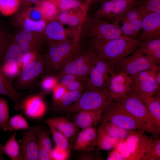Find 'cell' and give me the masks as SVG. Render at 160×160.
I'll return each mask as SVG.
<instances>
[{"instance_id": "4316f807", "label": "cell", "mask_w": 160, "mask_h": 160, "mask_svg": "<svg viewBox=\"0 0 160 160\" xmlns=\"http://www.w3.org/2000/svg\"><path fill=\"white\" fill-rule=\"evenodd\" d=\"M23 54L16 42L11 44L8 43L0 58V60L2 61L3 63L13 62L20 67Z\"/></svg>"}, {"instance_id": "5bb4252c", "label": "cell", "mask_w": 160, "mask_h": 160, "mask_svg": "<svg viewBox=\"0 0 160 160\" xmlns=\"http://www.w3.org/2000/svg\"><path fill=\"white\" fill-rule=\"evenodd\" d=\"M42 95H34L24 97L17 111L22 110L27 118L34 120L41 119L47 111L46 104Z\"/></svg>"}, {"instance_id": "8fae6325", "label": "cell", "mask_w": 160, "mask_h": 160, "mask_svg": "<svg viewBox=\"0 0 160 160\" xmlns=\"http://www.w3.org/2000/svg\"><path fill=\"white\" fill-rule=\"evenodd\" d=\"M155 69H149L132 77L131 90L141 98L152 96L160 90V86L157 81Z\"/></svg>"}, {"instance_id": "816d5d0a", "label": "cell", "mask_w": 160, "mask_h": 160, "mask_svg": "<svg viewBox=\"0 0 160 160\" xmlns=\"http://www.w3.org/2000/svg\"><path fill=\"white\" fill-rule=\"evenodd\" d=\"M115 148L121 153L124 160H132L131 157L125 140L121 141Z\"/></svg>"}, {"instance_id": "9c48e42d", "label": "cell", "mask_w": 160, "mask_h": 160, "mask_svg": "<svg viewBox=\"0 0 160 160\" xmlns=\"http://www.w3.org/2000/svg\"><path fill=\"white\" fill-rule=\"evenodd\" d=\"M102 116L101 121L109 122L121 128L144 131L143 125L119 102L113 101Z\"/></svg>"}, {"instance_id": "e0dca14e", "label": "cell", "mask_w": 160, "mask_h": 160, "mask_svg": "<svg viewBox=\"0 0 160 160\" xmlns=\"http://www.w3.org/2000/svg\"><path fill=\"white\" fill-rule=\"evenodd\" d=\"M47 24L44 33L48 40L54 42L65 41L80 33V30L66 29L57 20L49 21Z\"/></svg>"}, {"instance_id": "ba28073f", "label": "cell", "mask_w": 160, "mask_h": 160, "mask_svg": "<svg viewBox=\"0 0 160 160\" xmlns=\"http://www.w3.org/2000/svg\"><path fill=\"white\" fill-rule=\"evenodd\" d=\"M137 0H100L97 8L87 16L119 24L128 10L135 5Z\"/></svg>"}, {"instance_id": "3957f363", "label": "cell", "mask_w": 160, "mask_h": 160, "mask_svg": "<svg viewBox=\"0 0 160 160\" xmlns=\"http://www.w3.org/2000/svg\"><path fill=\"white\" fill-rule=\"evenodd\" d=\"M95 51L87 42L79 40L70 58L55 76L68 73L73 75L84 84L88 78Z\"/></svg>"}, {"instance_id": "4dcf8cb0", "label": "cell", "mask_w": 160, "mask_h": 160, "mask_svg": "<svg viewBox=\"0 0 160 160\" xmlns=\"http://www.w3.org/2000/svg\"><path fill=\"white\" fill-rule=\"evenodd\" d=\"M36 4V7L41 11L45 20L54 19L59 11L55 4L48 0H40Z\"/></svg>"}, {"instance_id": "9a60e30c", "label": "cell", "mask_w": 160, "mask_h": 160, "mask_svg": "<svg viewBox=\"0 0 160 160\" xmlns=\"http://www.w3.org/2000/svg\"><path fill=\"white\" fill-rule=\"evenodd\" d=\"M132 83V77L124 73L113 75L108 88L113 101L119 102L130 91Z\"/></svg>"}, {"instance_id": "83f0119b", "label": "cell", "mask_w": 160, "mask_h": 160, "mask_svg": "<svg viewBox=\"0 0 160 160\" xmlns=\"http://www.w3.org/2000/svg\"><path fill=\"white\" fill-rule=\"evenodd\" d=\"M102 121L98 129L113 138L124 140L132 130L121 128L106 121Z\"/></svg>"}, {"instance_id": "c3c4849f", "label": "cell", "mask_w": 160, "mask_h": 160, "mask_svg": "<svg viewBox=\"0 0 160 160\" xmlns=\"http://www.w3.org/2000/svg\"><path fill=\"white\" fill-rule=\"evenodd\" d=\"M38 160H52L50 153L38 140Z\"/></svg>"}, {"instance_id": "52a82bcc", "label": "cell", "mask_w": 160, "mask_h": 160, "mask_svg": "<svg viewBox=\"0 0 160 160\" xmlns=\"http://www.w3.org/2000/svg\"><path fill=\"white\" fill-rule=\"evenodd\" d=\"M125 109L143 126L145 132L156 136L160 134L146 107L139 96L130 91L119 102Z\"/></svg>"}, {"instance_id": "681fc988", "label": "cell", "mask_w": 160, "mask_h": 160, "mask_svg": "<svg viewBox=\"0 0 160 160\" xmlns=\"http://www.w3.org/2000/svg\"><path fill=\"white\" fill-rule=\"evenodd\" d=\"M27 13V17L32 20L39 21L44 20L41 11L36 7L30 8Z\"/></svg>"}, {"instance_id": "8d00e7d4", "label": "cell", "mask_w": 160, "mask_h": 160, "mask_svg": "<svg viewBox=\"0 0 160 160\" xmlns=\"http://www.w3.org/2000/svg\"><path fill=\"white\" fill-rule=\"evenodd\" d=\"M47 24L46 20H45L35 21L28 17L24 19L23 23L24 29L32 32H40L44 31Z\"/></svg>"}, {"instance_id": "277c9868", "label": "cell", "mask_w": 160, "mask_h": 160, "mask_svg": "<svg viewBox=\"0 0 160 160\" xmlns=\"http://www.w3.org/2000/svg\"><path fill=\"white\" fill-rule=\"evenodd\" d=\"M126 37L119 24L92 16H86L80 30L79 39L83 40H108Z\"/></svg>"}, {"instance_id": "d6a6232c", "label": "cell", "mask_w": 160, "mask_h": 160, "mask_svg": "<svg viewBox=\"0 0 160 160\" xmlns=\"http://www.w3.org/2000/svg\"><path fill=\"white\" fill-rule=\"evenodd\" d=\"M47 124L49 127L55 146L62 149L70 151L68 139L52 124L49 123Z\"/></svg>"}, {"instance_id": "f1b7e54d", "label": "cell", "mask_w": 160, "mask_h": 160, "mask_svg": "<svg viewBox=\"0 0 160 160\" xmlns=\"http://www.w3.org/2000/svg\"><path fill=\"white\" fill-rule=\"evenodd\" d=\"M112 137L98 129L97 130L96 150L109 151L115 148L121 141Z\"/></svg>"}, {"instance_id": "f5cc1de1", "label": "cell", "mask_w": 160, "mask_h": 160, "mask_svg": "<svg viewBox=\"0 0 160 160\" xmlns=\"http://www.w3.org/2000/svg\"><path fill=\"white\" fill-rule=\"evenodd\" d=\"M84 85L82 82L76 79L71 81L65 87L67 91H73L84 88Z\"/></svg>"}, {"instance_id": "74e56055", "label": "cell", "mask_w": 160, "mask_h": 160, "mask_svg": "<svg viewBox=\"0 0 160 160\" xmlns=\"http://www.w3.org/2000/svg\"><path fill=\"white\" fill-rule=\"evenodd\" d=\"M20 1V0H0V12L5 16L12 15L18 9Z\"/></svg>"}, {"instance_id": "44dd1931", "label": "cell", "mask_w": 160, "mask_h": 160, "mask_svg": "<svg viewBox=\"0 0 160 160\" xmlns=\"http://www.w3.org/2000/svg\"><path fill=\"white\" fill-rule=\"evenodd\" d=\"M72 122L77 130L93 127L102 120V113L90 111H82L77 113Z\"/></svg>"}, {"instance_id": "d590c367", "label": "cell", "mask_w": 160, "mask_h": 160, "mask_svg": "<svg viewBox=\"0 0 160 160\" xmlns=\"http://www.w3.org/2000/svg\"><path fill=\"white\" fill-rule=\"evenodd\" d=\"M147 13L143 8L136 3L128 10L121 21L132 22L143 17Z\"/></svg>"}, {"instance_id": "ac0fdd59", "label": "cell", "mask_w": 160, "mask_h": 160, "mask_svg": "<svg viewBox=\"0 0 160 160\" xmlns=\"http://www.w3.org/2000/svg\"><path fill=\"white\" fill-rule=\"evenodd\" d=\"M160 38V14L149 12L143 18L139 39L143 41Z\"/></svg>"}, {"instance_id": "11a10c76", "label": "cell", "mask_w": 160, "mask_h": 160, "mask_svg": "<svg viewBox=\"0 0 160 160\" xmlns=\"http://www.w3.org/2000/svg\"><path fill=\"white\" fill-rule=\"evenodd\" d=\"M107 160H124V158L119 151L116 148L109 153L107 158Z\"/></svg>"}, {"instance_id": "8992f818", "label": "cell", "mask_w": 160, "mask_h": 160, "mask_svg": "<svg viewBox=\"0 0 160 160\" xmlns=\"http://www.w3.org/2000/svg\"><path fill=\"white\" fill-rule=\"evenodd\" d=\"M114 65L95 52L88 78L84 85V90L108 88L111 77L116 74Z\"/></svg>"}, {"instance_id": "30bf717a", "label": "cell", "mask_w": 160, "mask_h": 160, "mask_svg": "<svg viewBox=\"0 0 160 160\" xmlns=\"http://www.w3.org/2000/svg\"><path fill=\"white\" fill-rule=\"evenodd\" d=\"M159 67L137 47L132 54L115 65L114 71L116 74L124 73L132 77L145 70Z\"/></svg>"}, {"instance_id": "7bdbcfd3", "label": "cell", "mask_w": 160, "mask_h": 160, "mask_svg": "<svg viewBox=\"0 0 160 160\" xmlns=\"http://www.w3.org/2000/svg\"><path fill=\"white\" fill-rule=\"evenodd\" d=\"M58 83V79L55 76L48 75L41 82V88L45 92H48L52 90Z\"/></svg>"}, {"instance_id": "f907efd6", "label": "cell", "mask_w": 160, "mask_h": 160, "mask_svg": "<svg viewBox=\"0 0 160 160\" xmlns=\"http://www.w3.org/2000/svg\"><path fill=\"white\" fill-rule=\"evenodd\" d=\"M93 150L87 151L81 154L79 157L80 160H103V158L99 153L96 150L94 152Z\"/></svg>"}, {"instance_id": "836d02e7", "label": "cell", "mask_w": 160, "mask_h": 160, "mask_svg": "<svg viewBox=\"0 0 160 160\" xmlns=\"http://www.w3.org/2000/svg\"><path fill=\"white\" fill-rule=\"evenodd\" d=\"M143 160H160V139L153 140L142 159Z\"/></svg>"}, {"instance_id": "e575fe53", "label": "cell", "mask_w": 160, "mask_h": 160, "mask_svg": "<svg viewBox=\"0 0 160 160\" xmlns=\"http://www.w3.org/2000/svg\"><path fill=\"white\" fill-rule=\"evenodd\" d=\"M38 140L40 142L50 153L52 144L49 135L50 131L40 126L34 127Z\"/></svg>"}, {"instance_id": "1f68e13d", "label": "cell", "mask_w": 160, "mask_h": 160, "mask_svg": "<svg viewBox=\"0 0 160 160\" xmlns=\"http://www.w3.org/2000/svg\"><path fill=\"white\" fill-rule=\"evenodd\" d=\"M30 127L28 123L22 114H17L12 117L7 124V130L10 132L26 129Z\"/></svg>"}, {"instance_id": "6f0895ef", "label": "cell", "mask_w": 160, "mask_h": 160, "mask_svg": "<svg viewBox=\"0 0 160 160\" xmlns=\"http://www.w3.org/2000/svg\"><path fill=\"white\" fill-rule=\"evenodd\" d=\"M4 154V145L0 142V160H5V159L3 157V155Z\"/></svg>"}, {"instance_id": "680465c9", "label": "cell", "mask_w": 160, "mask_h": 160, "mask_svg": "<svg viewBox=\"0 0 160 160\" xmlns=\"http://www.w3.org/2000/svg\"><path fill=\"white\" fill-rule=\"evenodd\" d=\"M156 76L157 82L160 86V68L156 71Z\"/></svg>"}, {"instance_id": "7dc6e473", "label": "cell", "mask_w": 160, "mask_h": 160, "mask_svg": "<svg viewBox=\"0 0 160 160\" xmlns=\"http://www.w3.org/2000/svg\"><path fill=\"white\" fill-rule=\"evenodd\" d=\"M37 57L36 51H31L23 54L20 68L23 69L35 60Z\"/></svg>"}, {"instance_id": "f6af8a7d", "label": "cell", "mask_w": 160, "mask_h": 160, "mask_svg": "<svg viewBox=\"0 0 160 160\" xmlns=\"http://www.w3.org/2000/svg\"><path fill=\"white\" fill-rule=\"evenodd\" d=\"M122 22L123 24L120 28L124 36L134 39H138L136 36L131 23L128 21Z\"/></svg>"}, {"instance_id": "ffe728a7", "label": "cell", "mask_w": 160, "mask_h": 160, "mask_svg": "<svg viewBox=\"0 0 160 160\" xmlns=\"http://www.w3.org/2000/svg\"><path fill=\"white\" fill-rule=\"evenodd\" d=\"M0 95L6 96L15 103L14 108L17 111L24 97V95L13 87L0 67Z\"/></svg>"}, {"instance_id": "ab89813d", "label": "cell", "mask_w": 160, "mask_h": 160, "mask_svg": "<svg viewBox=\"0 0 160 160\" xmlns=\"http://www.w3.org/2000/svg\"><path fill=\"white\" fill-rule=\"evenodd\" d=\"M136 4L143 8L147 13L160 14V0H137Z\"/></svg>"}, {"instance_id": "7c38bea8", "label": "cell", "mask_w": 160, "mask_h": 160, "mask_svg": "<svg viewBox=\"0 0 160 160\" xmlns=\"http://www.w3.org/2000/svg\"><path fill=\"white\" fill-rule=\"evenodd\" d=\"M44 71L43 55L37 56L33 62L22 69L19 73L16 86L19 88H25L32 84Z\"/></svg>"}, {"instance_id": "60d3db41", "label": "cell", "mask_w": 160, "mask_h": 160, "mask_svg": "<svg viewBox=\"0 0 160 160\" xmlns=\"http://www.w3.org/2000/svg\"><path fill=\"white\" fill-rule=\"evenodd\" d=\"M1 67L8 79L12 78L18 75L20 72V66L13 62L4 63Z\"/></svg>"}, {"instance_id": "b9f144b4", "label": "cell", "mask_w": 160, "mask_h": 160, "mask_svg": "<svg viewBox=\"0 0 160 160\" xmlns=\"http://www.w3.org/2000/svg\"><path fill=\"white\" fill-rule=\"evenodd\" d=\"M59 10H70L81 8L86 10L87 7L79 0H65L57 6Z\"/></svg>"}, {"instance_id": "5b68a950", "label": "cell", "mask_w": 160, "mask_h": 160, "mask_svg": "<svg viewBox=\"0 0 160 160\" xmlns=\"http://www.w3.org/2000/svg\"><path fill=\"white\" fill-rule=\"evenodd\" d=\"M112 101L108 88L85 90L76 101L61 111L69 113L90 111L103 113Z\"/></svg>"}, {"instance_id": "94428289", "label": "cell", "mask_w": 160, "mask_h": 160, "mask_svg": "<svg viewBox=\"0 0 160 160\" xmlns=\"http://www.w3.org/2000/svg\"><path fill=\"white\" fill-rule=\"evenodd\" d=\"M55 4L57 7L58 6L65 0H48Z\"/></svg>"}, {"instance_id": "ee69618b", "label": "cell", "mask_w": 160, "mask_h": 160, "mask_svg": "<svg viewBox=\"0 0 160 160\" xmlns=\"http://www.w3.org/2000/svg\"><path fill=\"white\" fill-rule=\"evenodd\" d=\"M70 151L60 148L55 146L52 148L50 155L52 160H66L69 159Z\"/></svg>"}, {"instance_id": "4fadbf2b", "label": "cell", "mask_w": 160, "mask_h": 160, "mask_svg": "<svg viewBox=\"0 0 160 160\" xmlns=\"http://www.w3.org/2000/svg\"><path fill=\"white\" fill-rule=\"evenodd\" d=\"M145 132L139 130H132L125 140L132 160H142L153 140L146 135Z\"/></svg>"}, {"instance_id": "f546056e", "label": "cell", "mask_w": 160, "mask_h": 160, "mask_svg": "<svg viewBox=\"0 0 160 160\" xmlns=\"http://www.w3.org/2000/svg\"><path fill=\"white\" fill-rule=\"evenodd\" d=\"M16 135L14 132L4 146V153L12 160H22L20 145L16 140Z\"/></svg>"}, {"instance_id": "9f6ffc18", "label": "cell", "mask_w": 160, "mask_h": 160, "mask_svg": "<svg viewBox=\"0 0 160 160\" xmlns=\"http://www.w3.org/2000/svg\"><path fill=\"white\" fill-rule=\"evenodd\" d=\"M8 43L4 32L0 29V58Z\"/></svg>"}, {"instance_id": "f35d334b", "label": "cell", "mask_w": 160, "mask_h": 160, "mask_svg": "<svg viewBox=\"0 0 160 160\" xmlns=\"http://www.w3.org/2000/svg\"><path fill=\"white\" fill-rule=\"evenodd\" d=\"M9 118V108L7 100L0 97V129L7 131V124Z\"/></svg>"}, {"instance_id": "484cf974", "label": "cell", "mask_w": 160, "mask_h": 160, "mask_svg": "<svg viewBox=\"0 0 160 160\" xmlns=\"http://www.w3.org/2000/svg\"><path fill=\"white\" fill-rule=\"evenodd\" d=\"M84 91V88L75 91H67L60 100L53 102L51 109L55 111H61L76 101Z\"/></svg>"}, {"instance_id": "2e32d148", "label": "cell", "mask_w": 160, "mask_h": 160, "mask_svg": "<svg viewBox=\"0 0 160 160\" xmlns=\"http://www.w3.org/2000/svg\"><path fill=\"white\" fill-rule=\"evenodd\" d=\"M22 130L18 141L22 160H38V139L34 127Z\"/></svg>"}, {"instance_id": "cb8c5ba5", "label": "cell", "mask_w": 160, "mask_h": 160, "mask_svg": "<svg viewBox=\"0 0 160 160\" xmlns=\"http://www.w3.org/2000/svg\"><path fill=\"white\" fill-rule=\"evenodd\" d=\"M154 95L141 99L155 125L160 130V90Z\"/></svg>"}, {"instance_id": "bcb514c9", "label": "cell", "mask_w": 160, "mask_h": 160, "mask_svg": "<svg viewBox=\"0 0 160 160\" xmlns=\"http://www.w3.org/2000/svg\"><path fill=\"white\" fill-rule=\"evenodd\" d=\"M52 90L53 102L57 101L60 100L67 91L65 87L59 83Z\"/></svg>"}, {"instance_id": "d6986e66", "label": "cell", "mask_w": 160, "mask_h": 160, "mask_svg": "<svg viewBox=\"0 0 160 160\" xmlns=\"http://www.w3.org/2000/svg\"><path fill=\"white\" fill-rule=\"evenodd\" d=\"M97 139V130L93 127L82 129L78 135L73 149L83 152L94 150L96 146Z\"/></svg>"}, {"instance_id": "6125c7cd", "label": "cell", "mask_w": 160, "mask_h": 160, "mask_svg": "<svg viewBox=\"0 0 160 160\" xmlns=\"http://www.w3.org/2000/svg\"><path fill=\"white\" fill-rule=\"evenodd\" d=\"M80 0L84 5L87 8V7L88 6L89 4V0Z\"/></svg>"}, {"instance_id": "603a6c76", "label": "cell", "mask_w": 160, "mask_h": 160, "mask_svg": "<svg viewBox=\"0 0 160 160\" xmlns=\"http://www.w3.org/2000/svg\"><path fill=\"white\" fill-rule=\"evenodd\" d=\"M45 122L52 124L68 139L73 137L78 130L72 122L63 117H53L47 119Z\"/></svg>"}, {"instance_id": "db71d44e", "label": "cell", "mask_w": 160, "mask_h": 160, "mask_svg": "<svg viewBox=\"0 0 160 160\" xmlns=\"http://www.w3.org/2000/svg\"><path fill=\"white\" fill-rule=\"evenodd\" d=\"M143 17L139 18L131 23L133 30L137 39L140 37L142 31V21Z\"/></svg>"}, {"instance_id": "7a4b0ae2", "label": "cell", "mask_w": 160, "mask_h": 160, "mask_svg": "<svg viewBox=\"0 0 160 160\" xmlns=\"http://www.w3.org/2000/svg\"><path fill=\"white\" fill-rule=\"evenodd\" d=\"M79 34L63 42L48 41L47 49L43 55L44 72L48 75L56 76L61 72L79 43Z\"/></svg>"}, {"instance_id": "6da1fadb", "label": "cell", "mask_w": 160, "mask_h": 160, "mask_svg": "<svg viewBox=\"0 0 160 160\" xmlns=\"http://www.w3.org/2000/svg\"><path fill=\"white\" fill-rule=\"evenodd\" d=\"M101 57L115 65L132 54L141 43L139 39L122 37L108 40H83Z\"/></svg>"}, {"instance_id": "91938a15", "label": "cell", "mask_w": 160, "mask_h": 160, "mask_svg": "<svg viewBox=\"0 0 160 160\" xmlns=\"http://www.w3.org/2000/svg\"><path fill=\"white\" fill-rule=\"evenodd\" d=\"M40 0H20V1H22L23 2L28 4L37 3Z\"/></svg>"}, {"instance_id": "d4e9b609", "label": "cell", "mask_w": 160, "mask_h": 160, "mask_svg": "<svg viewBox=\"0 0 160 160\" xmlns=\"http://www.w3.org/2000/svg\"><path fill=\"white\" fill-rule=\"evenodd\" d=\"M33 39L32 32L24 29L16 35L15 42L24 54L31 51L36 52V49L40 48L41 45L35 42Z\"/></svg>"}, {"instance_id": "7402d4cb", "label": "cell", "mask_w": 160, "mask_h": 160, "mask_svg": "<svg viewBox=\"0 0 160 160\" xmlns=\"http://www.w3.org/2000/svg\"><path fill=\"white\" fill-rule=\"evenodd\" d=\"M137 48L153 63H160V38L143 41Z\"/></svg>"}]
</instances>
